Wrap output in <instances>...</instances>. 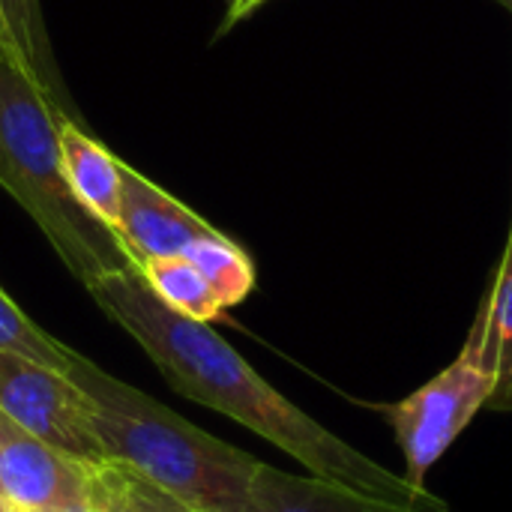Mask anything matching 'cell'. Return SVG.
I'll use <instances>...</instances> for the list:
<instances>
[{"instance_id": "ac0fdd59", "label": "cell", "mask_w": 512, "mask_h": 512, "mask_svg": "<svg viewBox=\"0 0 512 512\" xmlns=\"http://www.w3.org/2000/svg\"><path fill=\"white\" fill-rule=\"evenodd\" d=\"M0 512H21V510H18V507H15V504H12V501H9V498L0 492Z\"/></svg>"}, {"instance_id": "8992f818", "label": "cell", "mask_w": 512, "mask_h": 512, "mask_svg": "<svg viewBox=\"0 0 512 512\" xmlns=\"http://www.w3.org/2000/svg\"><path fill=\"white\" fill-rule=\"evenodd\" d=\"M0 492L24 512L93 504L90 462L45 444L0 411Z\"/></svg>"}, {"instance_id": "6da1fadb", "label": "cell", "mask_w": 512, "mask_h": 512, "mask_svg": "<svg viewBox=\"0 0 512 512\" xmlns=\"http://www.w3.org/2000/svg\"><path fill=\"white\" fill-rule=\"evenodd\" d=\"M87 294L141 345L171 390L261 435L309 468L312 477L402 507L450 510L438 495L396 477L288 402V396L270 387L210 324L168 309L150 291L138 267L90 282Z\"/></svg>"}, {"instance_id": "7402d4cb", "label": "cell", "mask_w": 512, "mask_h": 512, "mask_svg": "<svg viewBox=\"0 0 512 512\" xmlns=\"http://www.w3.org/2000/svg\"><path fill=\"white\" fill-rule=\"evenodd\" d=\"M510 12H512V6H510Z\"/></svg>"}, {"instance_id": "3957f363", "label": "cell", "mask_w": 512, "mask_h": 512, "mask_svg": "<svg viewBox=\"0 0 512 512\" xmlns=\"http://www.w3.org/2000/svg\"><path fill=\"white\" fill-rule=\"evenodd\" d=\"M60 108L33 75L0 54V186L45 234L63 267L90 282L135 267L120 237L72 192L60 153Z\"/></svg>"}, {"instance_id": "4fadbf2b", "label": "cell", "mask_w": 512, "mask_h": 512, "mask_svg": "<svg viewBox=\"0 0 512 512\" xmlns=\"http://www.w3.org/2000/svg\"><path fill=\"white\" fill-rule=\"evenodd\" d=\"M138 273L150 285V291L177 315H186L192 321L210 324L216 321L225 306L204 279V273L186 258V255H168V258H150L138 264Z\"/></svg>"}, {"instance_id": "52a82bcc", "label": "cell", "mask_w": 512, "mask_h": 512, "mask_svg": "<svg viewBox=\"0 0 512 512\" xmlns=\"http://www.w3.org/2000/svg\"><path fill=\"white\" fill-rule=\"evenodd\" d=\"M123 204L114 234L120 237L129 258L138 264L150 258L183 255L195 240L213 237L219 228L204 222L195 210L171 198L162 186L147 180L138 168L120 162Z\"/></svg>"}, {"instance_id": "2e32d148", "label": "cell", "mask_w": 512, "mask_h": 512, "mask_svg": "<svg viewBox=\"0 0 512 512\" xmlns=\"http://www.w3.org/2000/svg\"><path fill=\"white\" fill-rule=\"evenodd\" d=\"M267 0H231V6H228V18H225V27H231V24H237L240 18H246V15H252L258 6H264Z\"/></svg>"}, {"instance_id": "30bf717a", "label": "cell", "mask_w": 512, "mask_h": 512, "mask_svg": "<svg viewBox=\"0 0 512 512\" xmlns=\"http://www.w3.org/2000/svg\"><path fill=\"white\" fill-rule=\"evenodd\" d=\"M60 153L75 198L114 231L123 204L120 159L111 156L96 138H90L69 114L60 117Z\"/></svg>"}, {"instance_id": "277c9868", "label": "cell", "mask_w": 512, "mask_h": 512, "mask_svg": "<svg viewBox=\"0 0 512 512\" xmlns=\"http://www.w3.org/2000/svg\"><path fill=\"white\" fill-rule=\"evenodd\" d=\"M492 381L480 366L477 354L462 345L459 357L441 369L429 384L405 396L402 402L384 408L402 453L411 486H423L435 462L456 444V438L474 423V417L489 405ZM426 489V486H423Z\"/></svg>"}, {"instance_id": "ba28073f", "label": "cell", "mask_w": 512, "mask_h": 512, "mask_svg": "<svg viewBox=\"0 0 512 512\" xmlns=\"http://www.w3.org/2000/svg\"><path fill=\"white\" fill-rule=\"evenodd\" d=\"M246 512H438L390 504L321 477H294L273 465H258ZM453 512V510H441Z\"/></svg>"}, {"instance_id": "9a60e30c", "label": "cell", "mask_w": 512, "mask_h": 512, "mask_svg": "<svg viewBox=\"0 0 512 512\" xmlns=\"http://www.w3.org/2000/svg\"><path fill=\"white\" fill-rule=\"evenodd\" d=\"M0 351L21 354L27 360H36L54 372H66L72 360V348L63 345L60 339L48 336L39 324H33L15 303L12 297L0 288Z\"/></svg>"}, {"instance_id": "7c38bea8", "label": "cell", "mask_w": 512, "mask_h": 512, "mask_svg": "<svg viewBox=\"0 0 512 512\" xmlns=\"http://www.w3.org/2000/svg\"><path fill=\"white\" fill-rule=\"evenodd\" d=\"M0 21H3L12 57L63 108V99H60L63 87H60V75H57V63L51 54V39H48L39 0H0Z\"/></svg>"}, {"instance_id": "603a6c76", "label": "cell", "mask_w": 512, "mask_h": 512, "mask_svg": "<svg viewBox=\"0 0 512 512\" xmlns=\"http://www.w3.org/2000/svg\"><path fill=\"white\" fill-rule=\"evenodd\" d=\"M21 512H24V510H21Z\"/></svg>"}, {"instance_id": "44dd1931", "label": "cell", "mask_w": 512, "mask_h": 512, "mask_svg": "<svg viewBox=\"0 0 512 512\" xmlns=\"http://www.w3.org/2000/svg\"><path fill=\"white\" fill-rule=\"evenodd\" d=\"M510 237H512V228H510Z\"/></svg>"}, {"instance_id": "e0dca14e", "label": "cell", "mask_w": 512, "mask_h": 512, "mask_svg": "<svg viewBox=\"0 0 512 512\" xmlns=\"http://www.w3.org/2000/svg\"><path fill=\"white\" fill-rule=\"evenodd\" d=\"M33 512H102L96 504H78V507H48V510H33Z\"/></svg>"}, {"instance_id": "9c48e42d", "label": "cell", "mask_w": 512, "mask_h": 512, "mask_svg": "<svg viewBox=\"0 0 512 512\" xmlns=\"http://www.w3.org/2000/svg\"><path fill=\"white\" fill-rule=\"evenodd\" d=\"M465 345L477 354L480 366L492 381V411H512V237L492 273L474 327Z\"/></svg>"}, {"instance_id": "5b68a950", "label": "cell", "mask_w": 512, "mask_h": 512, "mask_svg": "<svg viewBox=\"0 0 512 512\" xmlns=\"http://www.w3.org/2000/svg\"><path fill=\"white\" fill-rule=\"evenodd\" d=\"M0 411L45 444L75 459H108L93 423L90 399L63 372H54L21 354L0 351Z\"/></svg>"}, {"instance_id": "7a4b0ae2", "label": "cell", "mask_w": 512, "mask_h": 512, "mask_svg": "<svg viewBox=\"0 0 512 512\" xmlns=\"http://www.w3.org/2000/svg\"><path fill=\"white\" fill-rule=\"evenodd\" d=\"M63 375L90 399L108 459L132 465L195 510L246 512L252 477L261 465L255 456L207 435L78 351Z\"/></svg>"}, {"instance_id": "8fae6325", "label": "cell", "mask_w": 512, "mask_h": 512, "mask_svg": "<svg viewBox=\"0 0 512 512\" xmlns=\"http://www.w3.org/2000/svg\"><path fill=\"white\" fill-rule=\"evenodd\" d=\"M90 489L102 512H201L120 459L90 462Z\"/></svg>"}, {"instance_id": "ffe728a7", "label": "cell", "mask_w": 512, "mask_h": 512, "mask_svg": "<svg viewBox=\"0 0 512 512\" xmlns=\"http://www.w3.org/2000/svg\"><path fill=\"white\" fill-rule=\"evenodd\" d=\"M495 3H501V6H507V9L512 6V0H495Z\"/></svg>"}, {"instance_id": "5bb4252c", "label": "cell", "mask_w": 512, "mask_h": 512, "mask_svg": "<svg viewBox=\"0 0 512 512\" xmlns=\"http://www.w3.org/2000/svg\"><path fill=\"white\" fill-rule=\"evenodd\" d=\"M183 255L204 273V279L210 282L225 309L240 306L252 294L255 264L228 234L216 231L213 237L195 240Z\"/></svg>"}, {"instance_id": "d6986e66", "label": "cell", "mask_w": 512, "mask_h": 512, "mask_svg": "<svg viewBox=\"0 0 512 512\" xmlns=\"http://www.w3.org/2000/svg\"><path fill=\"white\" fill-rule=\"evenodd\" d=\"M0 54H12V51H9V42H6V30H3V21H0Z\"/></svg>"}]
</instances>
